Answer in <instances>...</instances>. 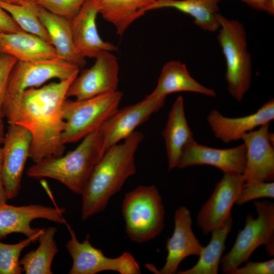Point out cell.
<instances>
[{"instance_id":"e0dca14e","label":"cell","mask_w":274,"mask_h":274,"mask_svg":"<svg viewBox=\"0 0 274 274\" xmlns=\"http://www.w3.org/2000/svg\"><path fill=\"white\" fill-rule=\"evenodd\" d=\"M174 223L173 233L166 244L165 262L158 273H176L184 259L192 255L199 256L203 248L193 232L191 214L188 208L182 206L175 211Z\"/></svg>"},{"instance_id":"8992f818","label":"cell","mask_w":274,"mask_h":274,"mask_svg":"<svg viewBox=\"0 0 274 274\" xmlns=\"http://www.w3.org/2000/svg\"><path fill=\"white\" fill-rule=\"evenodd\" d=\"M257 217L248 214L243 229L239 231L229 252L220 261L223 273L231 274L247 262L253 252L264 245L270 256H274V203L267 200L254 201Z\"/></svg>"},{"instance_id":"30bf717a","label":"cell","mask_w":274,"mask_h":274,"mask_svg":"<svg viewBox=\"0 0 274 274\" xmlns=\"http://www.w3.org/2000/svg\"><path fill=\"white\" fill-rule=\"evenodd\" d=\"M31 143V134L26 128L9 124L2 147V177L8 200L14 198L19 193Z\"/></svg>"},{"instance_id":"ba28073f","label":"cell","mask_w":274,"mask_h":274,"mask_svg":"<svg viewBox=\"0 0 274 274\" xmlns=\"http://www.w3.org/2000/svg\"><path fill=\"white\" fill-rule=\"evenodd\" d=\"M79 71L78 66L59 57L30 62L17 61L9 79L4 105V117L15 107L25 90L41 87L53 79H68L78 75Z\"/></svg>"},{"instance_id":"8d00e7d4","label":"cell","mask_w":274,"mask_h":274,"mask_svg":"<svg viewBox=\"0 0 274 274\" xmlns=\"http://www.w3.org/2000/svg\"><path fill=\"white\" fill-rule=\"evenodd\" d=\"M265 12L273 15L274 14V0H266Z\"/></svg>"},{"instance_id":"7a4b0ae2","label":"cell","mask_w":274,"mask_h":274,"mask_svg":"<svg viewBox=\"0 0 274 274\" xmlns=\"http://www.w3.org/2000/svg\"><path fill=\"white\" fill-rule=\"evenodd\" d=\"M144 139L134 131L121 144L110 147L94 166L81 194L83 220L106 208L112 196L136 171L135 153Z\"/></svg>"},{"instance_id":"cb8c5ba5","label":"cell","mask_w":274,"mask_h":274,"mask_svg":"<svg viewBox=\"0 0 274 274\" xmlns=\"http://www.w3.org/2000/svg\"><path fill=\"white\" fill-rule=\"evenodd\" d=\"M155 0H92L98 13L122 36L130 25L149 11Z\"/></svg>"},{"instance_id":"83f0119b","label":"cell","mask_w":274,"mask_h":274,"mask_svg":"<svg viewBox=\"0 0 274 274\" xmlns=\"http://www.w3.org/2000/svg\"><path fill=\"white\" fill-rule=\"evenodd\" d=\"M0 4L22 30L36 35L51 44L47 31L38 15L37 4L34 0H25L19 4L0 0Z\"/></svg>"},{"instance_id":"7402d4cb","label":"cell","mask_w":274,"mask_h":274,"mask_svg":"<svg viewBox=\"0 0 274 274\" xmlns=\"http://www.w3.org/2000/svg\"><path fill=\"white\" fill-rule=\"evenodd\" d=\"M184 105V99L182 96L176 99L162 131L167 156L168 170L177 167L184 149L195 141L186 118Z\"/></svg>"},{"instance_id":"6da1fadb","label":"cell","mask_w":274,"mask_h":274,"mask_svg":"<svg viewBox=\"0 0 274 274\" xmlns=\"http://www.w3.org/2000/svg\"><path fill=\"white\" fill-rule=\"evenodd\" d=\"M77 75L25 90L15 107L5 117L8 124L22 125L30 131L32 143L29 158L34 163L63 154V105L68 88Z\"/></svg>"},{"instance_id":"4fadbf2b","label":"cell","mask_w":274,"mask_h":274,"mask_svg":"<svg viewBox=\"0 0 274 274\" xmlns=\"http://www.w3.org/2000/svg\"><path fill=\"white\" fill-rule=\"evenodd\" d=\"M165 99L148 95L139 102L118 109L100 127L102 133L103 155L111 146L124 140L139 125L163 107Z\"/></svg>"},{"instance_id":"52a82bcc","label":"cell","mask_w":274,"mask_h":274,"mask_svg":"<svg viewBox=\"0 0 274 274\" xmlns=\"http://www.w3.org/2000/svg\"><path fill=\"white\" fill-rule=\"evenodd\" d=\"M122 96L117 90L83 100L66 98L63 105V144L77 142L98 130L118 109Z\"/></svg>"},{"instance_id":"7c38bea8","label":"cell","mask_w":274,"mask_h":274,"mask_svg":"<svg viewBox=\"0 0 274 274\" xmlns=\"http://www.w3.org/2000/svg\"><path fill=\"white\" fill-rule=\"evenodd\" d=\"M269 124L245 133L242 139L246 147V165L242 174L245 184L269 182L274 179L273 134Z\"/></svg>"},{"instance_id":"603a6c76","label":"cell","mask_w":274,"mask_h":274,"mask_svg":"<svg viewBox=\"0 0 274 274\" xmlns=\"http://www.w3.org/2000/svg\"><path fill=\"white\" fill-rule=\"evenodd\" d=\"M37 10L58 57L74 64L79 68L83 67L86 64V60L76 49L70 20L54 14L38 5Z\"/></svg>"},{"instance_id":"d4e9b609","label":"cell","mask_w":274,"mask_h":274,"mask_svg":"<svg viewBox=\"0 0 274 274\" xmlns=\"http://www.w3.org/2000/svg\"><path fill=\"white\" fill-rule=\"evenodd\" d=\"M222 0H155L149 11L172 8L190 16L194 23L209 32L219 29V4Z\"/></svg>"},{"instance_id":"44dd1931","label":"cell","mask_w":274,"mask_h":274,"mask_svg":"<svg viewBox=\"0 0 274 274\" xmlns=\"http://www.w3.org/2000/svg\"><path fill=\"white\" fill-rule=\"evenodd\" d=\"M179 92H192L211 97L216 96L213 89L201 85L191 76L185 64L171 60L164 65L155 88L148 95L166 99L168 95Z\"/></svg>"},{"instance_id":"8fae6325","label":"cell","mask_w":274,"mask_h":274,"mask_svg":"<svg viewBox=\"0 0 274 274\" xmlns=\"http://www.w3.org/2000/svg\"><path fill=\"white\" fill-rule=\"evenodd\" d=\"M112 52L100 53L91 67L75 78L68 88L67 98L83 100L118 90L119 66Z\"/></svg>"},{"instance_id":"1f68e13d","label":"cell","mask_w":274,"mask_h":274,"mask_svg":"<svg viewBox=\"0 0 274 274\" xmlns=\"http://www.w3.org/2000/svg\"><path fill=\"white\" fill-rule=\"evenodd\" d=\"M14 57L0 53V119H3L4 105L11 72L17 62Z\"/></svg>"},{"instance_id":"5bb4252c","label":"cell","mask_w":274,"mask_h":274,"mask_svg":"<svg viewBox=\"0 0 274 274\" xmlns=\"http://www.w3.org/2000/svg\"><path fill=\"white\" fill-rule=\"evenodd\" d=\"M244 185L242 174H224L197 216V226L204 234H209L232 216L231 209Z\"/></svg>"},{"instance_id":"f546056e","label":"cell","mask_w":274,"mask_h":274,"mask_svg":"<svg viewBox=\"0 0 274 274\" xmlns=\"http://www.w3.org/2000/svg\"><path fill=\"white\" fill-rule=\"evenodd\" d=\"M48 11L71 20L87 0H34Z\"/></svg>"},{"instance_id":"4dcf8cb0","label":"cell","mask_w":274,"mask_h":274,"mask_svg":"<svg viewBox=\"0 0 274 274\" xmlns=\"http://www.w3.org/2000/svg\"><path fill=\"white\" fill-rule=\"evenodd\" d=\"M274 198V183L257 182L245 184L235 202L237 205H242L251 200L261 198Z\"/></svg>"},{"instance_id":"9a60e30c","label":"cell","mask_w":274,"mask_h":274,"mask_svg":"<svg viewBox=\"0 0 274 274\" xmlns=\"http://www.w3.org/2000/svg\"><path fill=\"white\" fill-rule=\"evenodd\" d=\"M64 208L52 207L39 204L14 206L7 203L0 205V240L8 235L18 233L27 237L36 235L40 228H32V221L43 219L58 224H65Z\"/></svg>"},{"instance_id":"f1b7e54d","label":"cell","mask_w":274,"mask_h":274,"mask_svg":"<svg viewBox=\"0 0 274 274\" xmlns=\"http://www.w3.org/2000/svg\"><path fill=\"white\" fill-rule=\"evenodd\" d=\"M44 228L35 235L16 244H5L0 240V274H20L23 271L19 264L22 251L31 243L37 241Z\"/></svg>"},{"instance_id":"ffe728a7","label":"cell","mask_w":274,"mask_h":274,"mask_svg":"<svg viewBox=\"0 0 274 274\" xmlns=\"http://www.w3.org/2000/svg\"><path fill=\"white\" fill-rule=\"evenodd\" d=\"M0 53L11 55L17 61L24 62L58 57L51 44L23 30L0 32Z\"/></svg>"},{"instance_id":"3957f363","label":"cell","mask_w":274,"mask_h":274,"mask_svg":"<svg viewBox=\"0 0 274 274\" xmlns=\"http://www.w3.org/2000/svg\"><path fill=\"white\" fill-rule=\"evenodd\" d=\"M103 138L98 129L82 139L73 150L64 155L50 157L29 166L28 177L57 181L72 192L81 195L91 173L103 156Z\"/></svg>"},{"instance_id":"d6986e66","label":"cell","mask_w":274,"mask_h":274,"mask_svg":"<svg viewBox=\"0 0 274 274\" xmlns=\"http://www.w3.org/2000/svg\"><path fill=\"white\" fill-rule=\"evenodd\" d=\"M274 119V100L264 103L255 113L243 117L230 118L217 110H212L207 117L208 123L215 136L225 143L242 139L243 135Z\"/></svg>"},{"instance_id":"836d02e7","label":"cell","mask_w":274,"mask_h":274,"mask_svg":"<svg viewBox=\"0 0 274 274\" xmlns=\"http://www.w3.org/2000/svg\"><path fill=\"white\" fill-rule=\"evenodd\" d=\"M22 30L0 4V32L11 33Z\"/></svg>"},{"instance_id":"9c48e42d","label":"cell","mask_w":274,"mask_h":274,"mask_svg":"<svg viewBox=\"0 0 274 274\" xmlns=\"http://www.w3.org/2000/svg\"><path fill=\"white\" fill-rule=\"evenodd\" d=\"M65 224L71 236L65 247L73 260L68 273L95 274L106 270L120 274L141 273L139 263L129 252H125L116 258L108 257L90 244L89 235L80 242L71 227L67 223Z\"/></svg>"},{"instance_id":"d6a6232c","label":"cell","mask_w":274,"mask_h":274,"mask_svg":"<svg viewBox=\"0 0 274 274\" xmlns=\"http://www.w3.org/2000/svg\"><path fill=\"white\" fill-rule=\"evenodd\" d=\"M273 258L263 262H249L244 266L237 267L231 274H273Z\"/></svg>"},{"instance_id":"484cf974","label":"cell","mask_w":274,"mask_h":274,"mask_svg":"<svg viewBox=\"0 0 274 274\" xmlns=\"http://www.w3.org/2000/svg\"><path fill=\"white\" fill-rule=\"evenodd\" d=\"M233 219L229 217L222 225L213 229L209 243L203 247L197 263L192 267L178 270L179 274H217L225 241L232 227Z\"/></svg>"},{"instance_id":"2e32d148","label":"cell","mask_w":274,"mask_h":274,"mask_svg":"<svg viewBox=\"0 0 274 274\" xmlns=\"http://www.w3.org/2000/svg\"><path fill=\"white\" fill-rule=\"evenodd\" d=\"M246 150L244 144L228 149H217L197 143L195 141L183 151L177 167L208 165L224 174H242L246 165Z\"/></svg>"},{"instance_id":"277c9868","label":"cell","mask_w":274,"mask_h":274,"mask_svg":"<svg viewBox=\"0 0 274 274\" xmlns=\"http://www.w3.org/2000/svg\"><path fill=\"white\" fill-rule=\"evenodd\" d=\"M121 211L125 232L134 243L154 239L164 227V207L154 185L139 186L126 193Z\"/></svg>"},{"instance_id":"4316f807","label":"cell","mask_w":274,"mask_h":274,"mask_svg":"<svg viewBox=\"0 0 274 274\" xmlns=\"http://www.w3.org/2000/svg\"><path fill=\"white\" fill-rule=\"evenodd\" d=\"M57 229L49 226L43 229L38 237L39 245L37 249L26 254L19 261L23 271L26 274H52V261L58 252L55 239Z\"/></svg>"},{"instance_id":"74e56055","label":"cell","mask_w":274,"mask_h":274,"mask_svg":"<svg viewBox=\"0 0 274 274\" xmlns=\"http://www.w3.org/2000/svg\"><path fill=\"white\" fill-rule=\"evenodd\" d=\"M5 134V126L3 119H0V145L3 144Z\"/></svg>"},{"instance_id":"5b68a950","label":"cell","mask_w":274,"mask_h":274,"mask_svg":"<svg viewBox=\"0 0 274 274\" xmlns=\"http://www.w3.org/2000/svg\"><path fill=\"white\" fill-rule=\"evenodd\" d=\"M218 19L217 40L225 58L228 90L234 99L241 101L250 88L252 78L245 29L237 20L227 19L220 14Z\"/></svg>"},{"instance_id":"e575fe53","label":"cell","mask_w":274,"mask_h":274,"mask_svg":"<svg viewBox=\"0 0 274 274\" xmlns=\"http://www.w3.org/2000/svg\"><path fill=\"white\" fill-rule=\"evenodd\" d=\"M8 197L6 192L2 177V149L0 146V205L7 203Z\"/></svg>"},{"instance_id":"f35d334b","label":"cell","mask_w":274,"mask_h":274,"mask_svg":"<svg viewBox=\"0 0 274 274\" xmlns=\"http://www.w3.org/2000/svg\"><path fill=\"white\" fill-rule=\"evenodd\" d=\"M2 1L8 3H11V4H21L22 2L24 1L25 0H1Z\"/></svg>"},{"instance_id":"d590c367","label":"cell","mask_w":274,"mask_h":274,"mask_svg":"<svg viewBox=\"0 0 274 274\" xmlns=\"http://www.w3.org/2000/svg\"><path fill=\"white\" fill-rule=\"evenodd\" d=\"M248 6L259 11H265L266 0H238Z\"/></svg>"},{"instance_id":"ac0fdd59","label":"cell","mask_w":274,"mask_h":274,"mask_svg":"<svg viewBox=\"0 0 274 274\" xmlns=\"http://www.w3.org/2000/svg\"><path fill=\"white\" fill-rule=\"evenodd\" d=\"M98 11L92 0H87L71 20L74 45L83 58H95L103 51L113 52L117 47L106 42L99 36L96 25Z\"/></svg>"}]
</instances>
